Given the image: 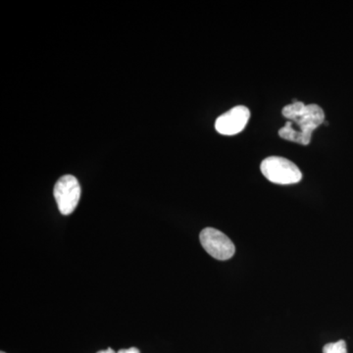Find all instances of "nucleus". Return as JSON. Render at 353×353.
I'll return each mask as SVG.
<instances>
[{
    "mask_svg": "<svg viewBox=\"0 0 353 353\" xmlns=\"http://www.w3.org/2000/svg\"><path fill=\"white\" fill-rule=\"evenodd\" d=\"M282 114L289 121L279 130L281 138L303 145L310 143L313 132L325 122L324 111L317 104L294 101L283 108Z\"/></svg>",
    "mask_w": 353,
    "mask_h": 353,
    "instance_id": "1",
    "label": "nucleus"
},
{
    "mask_svg": "<svg viewBox=\"0 0 353 353\" xmlns=\"http://www.w3.org/2000/svg\"><path fill=\"white\" fill-rule=\"evenodd\" d=\"M260 169L267 180L278 185H292L301 182L303 179V173L299 167L284 157H267L262 161Z\"/></svg>",
    "mask_w": 353,
    "mask_h": 353,
    "instance_id": "2",
    "label": "nucleus"
},
{
    "mask_svg": "<svg viewBox=\"0 0 353 353\" xmlns=\"http://www.w3.org/2000/svg\"><path fill=\"white\" fill-rule=\"evenodd\" d=\"M81 192L80 183L76 176L65 175L57 181L53 194L61 214L70 215L75 211L80 201Z\"/></svg>",
    "mask_w": 353,
    "mask_h": 353,
    "instance_id": "3",
    "label": "nucleus"
},
{
    "mask_svg": "<svg viewBox=\"0 0 353 353\" xmlns=\"http://www.w3.org/2000/svg\"><path fill=\"white\" fill-rule=\"evenodd\" d=\"M199 240L205 252L213 259H231L236 252V248L229 236L214 228H205L202 230Z\"/></svg>",
    "mask_w": 353,
    "mask_h": 353,
    "instance_id": "4",
    "label": "nucleus"
},
{
    "mask_svg": "<svg viewBox=\"0 0 353 353\" xmlns=\"http://www.w3.org/2000/svg\"><path fill=\"white\" fill-rule=\"evenodd\" d=\"M250 118V111L246 106H234L217 118L215 122L216 131L225 136H234L243 131Z\"/></svg>",
    "mask_w": 353,
    "mask_h": 353,
    "instance_id": "5",
    "label": "nucleus"
},
{
    "mask_svg": "<svg viewBox=\"0 0 353 353\" xmlns=\"http://www.w3.org/2000/svg\"><path fill=\"white\" fill-rule=\"evenodd\" d=\"M323 353H347V343L343 340L336 343H327L323 347Z\"/></svg>",
    "mask_w": 353,
    "mask_h": 353,
    "instance_id": "6",
    "label": "nucleus"
},
{
    "mask_svg": "<svg viewBox=\"0 0 353 353\" xmlns=\"http://www.w3.org/2000/svg\"><path fill=\"white\" fill-rule=\"evenodd\" d=\"M117 353H139V350L137 347H130L128 350H121Z\"/></svg>",
    "mask_w": 353,
    "mask_h": 353,
    "instance_id": "7",
    "label": "nucleus"
},
{
    "mask_svg": "<svg viewBox=\"0 0 353 353\" xmlns=\"http://www.w3.org/2000/svg\"><path fill=\"white\" fill-rule=\"evenodd\" d=\"M97 353H116L114 352L112 348H108L106 350H101V352H97Z\"/></svg>",
    "mask_w": 353,
    "mask_h": 353,
    "instance_id": "8",
    "label": "nucleus"
},
{
    "mask_svg": "<svg viewBox=\"0 0 353 353\" xmlns=\"http://www.w3.org/2000/svg\"><path fill=\"white\" fill-rule=\"evenodd\" d=\"M0 353H6V352H0Z\"/></svg>",
    "mask_w": 353,
    "mask_h": 353,
    "instance_id": "9",
    "label": "nucleus"
}]
</instances>
